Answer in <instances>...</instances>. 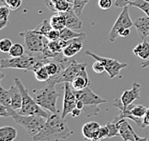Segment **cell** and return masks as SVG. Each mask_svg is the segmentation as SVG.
Listing matches in <instances>:
<instances>
[{"instance_id":"22","label":"cell","mask_w":149,"mask_h":141,"mask_svg":"<svg viewBox=\"0 0 149 141\" xmlns=\"http://www.w3.org/2000/svg\"><path fill=\"white\" fill-rule=\"evenodd\" d=\"M50 23L52 25L53 29L61 31L66 27V19L63 12H57L56 15H54L50 19Z\"/></svg>"},{"instance_id":"29","label":"cell","mask_w":149,"mask_h":141,"mask_svg":"<svg viewBox=\"0 0 149 141\" xmlns=\"http://www.w3.org/2000/svg\"><path fill=\"white\" fill-rule=\"evenodd\" d=\"M0 104L6 107L12 106V99L9 90H5L2 86L0 87Z\"/></svg>"},{"instance_id":"7","label":"cell","mask_w":149,"mask_h":141,"mask_svg":"<svg viewBox=\"0 0 149 141\" xmlns=\"http://www.w3.org/2000/svg\"><path fill=\"white\" fill-rule=\"evenodd\" d=\"M19 35L24 39V45L27 49V52L30 53L42 52L43 48L49 42L46 36L35 32V30L20 32Z\"/></svg>"},{"instance_id":"17","label":"cell","mask_w":149,"mask_h":141,"mask_svg":"<svg viewBox=\"0 0 149 141\" xmlns=\"http://www.w3.org/2000/svg\"><path fill=\"white\" fill-rule=\"evenodd\" d=\"M63 15L65 16V19H66V27H68V28L72 30H74V31L80 30L82 28V22H81V20L79 19V15L74 12L73 7L69 11L63 12Z\"/></svg>"},{"instance_id":"2","label":"cell","mask_w":149,"mask_h":141,"mask_svg":"<svg viewBox=\"0 0 149 141\" xmlns=\"http://www.w3.org/2000/svg\"><path fill=\"white\" fill-rule=\"evenodd\" d=\"M8 111L10 116L15 120V123H17L18 125L25 128V130L28 132L29 135H31L33 136L36 135L37 133H39L42 130L47 120V118L40 115H21L17 111L13 110L12 107H8Z\"/></svg>"},{"instance_id":"42","label":"cell","mask_w":149,"mask_h":141,"mask_svg":"<svg viewBox=\"0 0 149 141\" xmlns=\"http://www.w3.org/2000/svg\"><path fill=\"white\" fill-rule=\"evenodd\" d=\"M145 127H149V108L147 109V112L143 117V128H145Z\"/></svg>"},{"instance_id":"12","label":"cell","mask_w":149,"mask_h":141,"mask_svg":"<svg viewBox=\"0 0 149 141\" xmlns=\"http://www.w3.org/2000/svg\"><path fill=\"white\" fill-rule=\"evenodd\" d=\"M113 106L120 110V113H118V117L120 119H123V118L131 119V120H133L138 126H140L141 128L143 127V119L136 118V117L131 113V105L126 107V108H124L123 106V103H121L120 98H117V99H115V101L113 102Z\"/></svg>"},{"instance_id":"30","label":"cell","mask_w":149,"mask_h":141,"mask_svg":"<svg viewBox=\"0 0 149 141\" xmlns=\"http://www.w3.org/2000/svg\"><path fill=\"white\" fill-rule=\"evenodd\" d=\"M129 5L141 10L145 15L149 16V1L148 0H134Z\"/></svg>"},{"instance_id":"44","label":"cell","mask_w":149,"mask_h":141,"mask_svg":"<svg viewBox=\"0 0 149 141\" xmlns=\"http://www.w3.org/2000/svg\"><path fill=\"white\" fill-rule=\"evenodd\" d=\"M81 112H82V111H81L80 109H79V108H74V109L72 111V113H71V115H72L73 117H77V116H79V115H80Z\"/></svg>"},{"instance_id":"9","label":"cell","mask_w":149,"mask_h":141,"mask_svg":"<svg viewBox=\"0 0 149 141\" xmlns=\"http://www.w3.org/2000/svg\"><path fill=\"white\" fill-rule=\"evenodd\" d=\"M85 55L95 58V60H99V61L102 62L104 67H105V72L109 75L110 78H114V77L118 75V73H120V70L124 68H126L128 66L126 63H121L120 61H118L117 59L100 56L99 55H96V53H92L91 51H86Z\"/></svg>"},{"instance_id":"21","label":"cell","mask_w":149,"mask_h":141,"mask_svg":"<svg viewBox=\"0 0 149 141\" xmlns=\"http://www.w3.org/2000/svg\"><path fill=\"white\" fill-rule=\"evenodd\" d=\"M133 53L138 57L143 60H147L149 58V43L146 39L143 40V42L138 44L133 49Z\"/></svg>"},{"instance_id":"47","label":"cell","mask_w":149,"mask_h":141,"mask_svg":"<svg viewBox=\"0 0 149 141\" xmlns=\"http://www.w3.org/2000/svg\"><path fill=\"white\" fill-rule=\"evenodd\" d=\"M133 1H134V0H133ZM148 1H149V0H148Z\"/></svg>"},{"instance_id":"3","label":"cell","mask_w":149,"mask_h":141,"mask_svg":"<svg viewBox=\"0 0 149 141\" xmlns=\"http://www.w3.org/2000/svg\"><path fill=\"white\" fill-rule=\"evenodd\" d=\"M74 93L77 95V101L82 103V112L88 117L97 116L100 113V109L97 108L99 105L105 103L107 101L106 99H104L100 95H97V93H95L89 87L80 91H74Z\"/></svg>"},{"instance_id":"27","label":"cell","mask_w":149,"mask_h":141,"mask_svg":"<svg viewBox=\"0 0 149 141\" xmlns=\"http://www.w3.org/2000/svg\"><path fill=\"white\" fill-rule=\"evenodd\" d=\"M146 107L143 105H135V104H131V113L136 118H143L144 117L145 113L147 112Z\"/></svg>"},{"instance_id":"37","label":"cell","mask_w":149,"mask_h":141,"mask_svg":"<svg viewBox=\"0 0 149 141\" xmlns=\"http://www.w3.org/2000/svg\"><path fill=\"white\" fill-rule=\"evenodd\" d=\"M93 70L95 73H102L103 72H105V67H104L103 63L101 61H99V60H96L93 63Z\"/></svg>"},{"instance_id":"40","label":"cell","mask_w":149,"mask_h":141,"mask_svg":"<svg viewBox=\"0 0 149 141\" xmlns=\"http://www.w3.org/2000/svg\"><path fill=\"white\" fill-rule=\"evenodd\" d=\"M133 0H115V6L118 8H124L127 7Z\"/></svg>"},{"instance_id":"39","label":"cell","mask_w":149,"mask_h":141,"mask_svg":"<svg viewBox=\"0 0 149 141\" xmlns=\"http://www.w3.org/2000/svg\"><path fill=\"white\" fill-rule=\"evenodd\" d=\"M97 4L101 10H108L112 6V0H99Z\"/></svg>"},{"instance_id":"25","label":"cell","mask_w":149,"mask_h":141,"mask_svg":"<svg viewBox=\"0 0 149 141\" xmlns=\"http://www.w3.org/2000/svg\"><path fill=\"white\" fill-rule=\"evenodd\" d=\"M35 76L37 81L40 82H47L50 79V75L48 73V70H47L46 66H42L40 67L39 69H37L35 72Z\"/></svg>"},{"instance_id":"34","label":"cell","mask_w":149,"mask_h":141,"mask_svg":"<svg viewBox=\"0 0 149 141\" xmlns=\"http://www.w3.org/2000/svg\"><path fill=\"white\" fill-rule=\"evenodd\" d=\"M48 46L51 49V51H53L54 53H62L63 52V47H62L61 42H60V39L54 40V41H49Z\"/></svg>"},{"instance_id":"19","label":"cell","mask_w":149,"mask_h":141,"mask_svg":"<svg viewBox=\"0 0 149 141\" xmlns=\"http://www.w3.org/2000/svg\"><path fill=\"white\" fill-rule=\"evenodd\" d=\"M10 95H11L12 99V108L15 111H18L21 109L22 107V95L20 93V90L17 86L13 85L11 88L9 89Z\"/></svg>"},{"instance_id":"31","label":"cell","mask_w":149,"mask_h":141,"mask_svg":"<svg viewBox=\"0 0 149 141\" xmlns=\"http://www.w3.org/2000/svg\"><path fill=\"white\" fill-rule=\"evenodd\" d=\"M25 46H23L20 43H15L11 48L10 51V55L11 57H18V56H22L25 53Z\"/></svg>"},{"instance_id":"1","label":"cell","mask_w":149,"mask_h":141,"mask_svg":"<svg viewBox=\"0 0 149 141\" xmlns=\"http://www.w3.org/2000/svg\"><path fill=\"white\" fill-rule=\"evenodd\" d=\"M73 135L65 121L58 113H53L46 120L42 130L33 136V141H59L65 140Z\"/></svg>"},{"instance_id":"33","label":"cell","mask_w":149,"mask_h":141,"mask_svg":"<svg viewBox=\"0 0 149 141\" xmlns=\"http://www.w3.org/2000/svg\"><path fill=\"white\" fill-rule=\"evenodd\" d=\"M90 0H74V2L73 4V9H74V12L79 16L83 11L84 7L87 5V3Z\"/></svg>"},{"instance_id":"16","label":"cell","mask_w":149,"mask_h":141,"mask_svg":"<svg viewBox=\"0 0 149 141\" xmlns=\"http://www.w3.org/2000/svg\"><path fill=\"white\" fill-rule=\"evenodd\" d=\"M134 26L137 29L139 36L144 40L149 36V16H141L134 21Z\"/></svg>"},{"instance_id":"8","label":"cell","mask_w":149,"mask_h":141,"mask_svg":"<svg viewBox=\"0 0 149 141\" xmlns=\"http://www.w3.org/2000/svg\"><path fill=\"white\" fill-rule=\"evenodd\" d=\"M134 26V22L129 15V11H128V7H124L123 8V12L118 15V19L116 20L115 24L112 27L110 33H109V41L115 42L118 36H120V32L124 29H131V27Z\"/></svg>"},{"instance_id":"5","label":"cell","mask_w":149,"mask_h":141,"mask_svg":"<svg viewBox=\"0 0 149 141\" xmlns=\"http://www.w3.org/2000/svg\"><path fill=\"white\" fill-rule=\"evenodd\" d=\"M60 95L56 92L55 86L47 85L45 88L33 92V98L40 107L52 113H56V101Z\"/></svg>"},{"instance_id":"36","label":"cell","mask_w":149,"mask_h":141,"mask_svg":"<svg viewBox=\"0 0 149 141\" xmlns=\"http://www.w3.org/2000/svg\"><path fill=\"white\" fill-rule=\"evenodd\" d=\"M106 138H109V129L107 128L106 125L100 126L99 132V141H102Z\"/></svg>"},{"instance_id":"41","label":"cell","mask_w":149,"mask_h":141,"mask_svg":"<svg viewBox=\"0 0 149 141\" xmlns=\"http://www.w3.org/2000/svg\"><path fill=\"white\" fill-rule=\"evenodd\" d=\"M0 116L2 117H9V111L8 107H6L4 105H0Z\"/></svg>"},{"instance_id":"20","label":"cell","mask_w":149,"mask_h":141,"mask_svg":"<svg viewBox=\"0 0 149 141\" xmlns=\"http://www.w3.org/2000/svg\"><path fill=\"white\" fill-rule=\"evenodd\" d=\"M17 136V130L12 126L0 128V141H13Z\"/></svg>"},{"instance_id":"24","label":"cell","mask_w":149,"mask_h":141,"mask_svg":"<svg viewBox=\"0 0 149 141\" xmlns=\"http://www.w3.org/2000/svg\"><path fill=\"white\" fill-rule=\"evenodd\" d=\"M10 9L7 5L0 6V29H4L9 25V15Z\"/></svg>"},{"instance_id":"28","label":"cell","mask_w":149,"mask_h":141,"mask_svg":"<svg viewBox=\"0 0 149 141\" xmlns=\"http://www.w3.org/2000/svg\"><path fill=\"white\" fill-rule=\"evenodd\" d=\"M120 120V119L117 116L113 121L105 124L107 126V128L109 129V138L114 136H120V132H118V123Z\"/></svg>"},{"instance_id":"4","label":"cell","mask_w":149,"mask_h":141,"mask_svg":"<svg viewBox=\"0 0 149 141\" xmlns=\"http://www.w3.org/2000/svg\"><path fill=\"white\" fill-rule=\"evenodd\" d=\"M13 82H15V85L19 88L20 93H21V95H22V107L17 112L19 113H21V115H40V116L45 117V118H48L50 115L42 109V107H40L38 104L36 103L35 98L31 96L29 91L26 89V87L24 85H23L21 80H20L18 77H15Z\"/></svg>"},{"instance_id":"23","label":"cell","mask_w":149,"mask_h":141,"mask_svg":"<svg viewBox=\"0 0 149 141\" xmlns=\"http://www.w3.org/2000/svg\"><path fill=\"white\" fill-rule=\"evenodd\" d=\"M85 35L84 32H74V30H72L68 28V27H65L64 29H62L60 31V39H63V40H68L71 39H74V38H77V37H80V36H83Z\"/></svg>"},{"instance_id":"26","label":"cell","mask_w":149,"mask_h":141,"mask_svg":"<svg viewBox=\"0 0 149 141\" xmlns=\"http://www.w3.org/2000/svg\"><path fill=\"white\" fill-rule=\"evenodd\" d=\"M52 30H53V27H52V25H51L50 20L45 19V20H43L41 24H40L39 26H37L35 29V32H38L44 36H46L51 31H52Z\"/></svg>"},{"instance_id":"6","label":"cell","mask_w":149,"mask_h":141,"mask_svg":"<svg viewBox=\"0 0 149 141\" xmlns=\"http://www.w3.org/2000/svg\"><path fill=\"white\" fill-rule=\"evenodd\" d=\"M86 67H87L86 63H79L76 61V60H73L72 63L60 75H58L56 77H53V78H50L47 81V85L56 86V84L59 83H66V82L72 83L73 80L77 76V75L84 68H86Z\"/></svg>"},{"instance_id":"32","label":"cell","mask_w":149,"mask_h":141,"mask_svg":"<svg viewBox=\"0 0 149 141\" xmlns=\"http://www.w3.org/2000/svg\"><path fill=\"white\" fill-rule=\"evenodd\" d=\"M1 5H7L12 11H16L22 5L23 0H0Z\"/></svg>"},{"instance_id":"11","label":"cell","mask_w":149,"mask_h":141,"mask_svg":"<svg viewBox=\"0 0 149 141\" xmlns=\"http://www.w3.org/2000/svg\"><path fill=\"white\" fill-rule=\"evenodd\" d=\"M140 93H141V84L138 82L133 83V87L131 90L124 91L123 95L120 96L121 103L124 108H126L131 104H133L135 100L140 98Z\"/></svg>"},{"instance_id":"10","label":"cell","mask_w":149,"mask_h":141,"mask_svg":"<svg viewBox=\"0 0 149 141\" xmlns=\"http://www.w3.org/2000/svg\"><path fill=\"white\" fill-rule=\"evenodd\" d=\"M69 84L70 83L66 82V83H64V86H63L64 96H63V108H62V113H61L62 118H65L69 113H72V111L74 108H77V95H76V93H74V89Z\"/></svg>"},{"instance_id":"15","label":"cell","mask_w":149,"mask_h":141,"mask_svg":"<svg viewBox=\"0 0 149 141\" xmlns=\"http://www.w3.org/2000/svg\"><path fill=\"white\" fill-rule=\"evenodd\" d=\"M100 125L97 122H87L82 127V135L86 140L99 141V132Z\"/></svg>"},{"instance_id":"35","label":"cell","mask_w":149,"mask_h":141,"mask_svg":"<svg viewBox=\"0 0 149 141\" xmlns=\"http://www.w3.org/2000/svg\"><path fill=\"white\" fill-rule=\"evenodd\" d=\"M13 42L11 39L9 38H4L0 41V51L2 53H10L11 48L13 47Z\"/></svg>"},{"instance_id":"38","label":"cell","mask_w":149,"mask_h":141,"mask_svg":"<svg viewBox=\"0 0 149 141\" xmlns=\"http://www.w3.org/2000/svg\"><path fill=\"white\" fill-rule=\"evenodd\" d=\"M46 37L48 38L49 41H54V40H59L60 39V31L58 30L53 29L48 35H46Z\"/></svg>"},{"instance_id":"46","label":"cell","mask_w":149,"mask_h":141,"mask_svg":"<svg viewBox=\"0 0 149 141\" xmlns=\"http://www.w3.org/2000/svg\"><path fill=\"white\" fill-rule=\"evenodd\" d=\"M66 1H68L69 3H70V4H74V0H66Z\"/></svg>"},{"instance_id":"45","label":"cell","mask_w":149,"mask_h":141,"mask_svg":"<svg viewBox=\"0 0 149 141\" xmlns=\"http://www.w3.org/2000/svg\"><path fill=\"white\" fill-rule=\"evenodd\" d=\"M135 141H148L147 140V137L145 136V137H141V136H139L138 135H136V138H135Z\"/></svg>"},{"instance_id":"14","label":"cell","mask_w":149,"mask_h":141,"mask_svg":"<svg viewBox=\"0 0 149 141\" xmlns=\"http://www.w3.org/2000/svg\"><path fill=\"white\" fill-rule=\"evenodd\" d=\"M86 35L80 36V37L74 38L68 40V45H67L63 50L64 55L67 57H73L74 55H77V53H79L81 51V49L83 48V40L85 38Z\"/></svg>"},{"instance_id":"43","label":"cell","mask_w":149,"mask_h":141,"mask_svg":"<svg viewBox=\"0 0 149 141\" xmlns=\"http://www.w3.org/2000/svg\"><path fill=\"white\" fill-rule=\"evenodd\" d=\"M130 32H131V31H130L129 28H128V29H124V30H123V31L120 32V36H121V37H127V36L130 35Z\"/></svg>"},{"instance_id":"13","label":"cell","mask_w":149,"mask_h":141,"mask_svg":"<svg viewBox=\"0 0 149 141\" xmlns=\"http://www.w3.org/2000/svg\"><path fill=\"white\" fill-rule=\"evenodd\" d=\"M120 136L123 137V141H135L137 133H135L133 127L127 121L126 118L120 119L118 123Z\"/></svg>"},{"instance_id":"18","label":"cell","mask_w":149,"mask_h":141,"mask_svg":"<svg viewBox=\"0 0 149 141\" xmlns=\"http://www.w3.org/2000/svg\"><path fill=\"white\" fill-rule=\"evenodd\" d=\"M89 76H88L86 68H84L71 84H72V88L74 91H80L89 87Z\"/></svg>"}]
</instances>
